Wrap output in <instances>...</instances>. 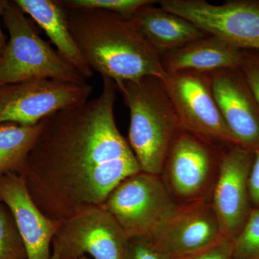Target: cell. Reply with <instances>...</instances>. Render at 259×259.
Returning a JSON list of instances; mask_svg holds the SVG:
<instances>
[{
  "label": "cell",
  "mask_w": 259,
  "mask_h": 259,
  "mask_svg": "<svg viewBox=\"0 0 259 259\" xmlns=\"http://www.w3.org/2000/svg\"><path fill=\"white\" fill-rule=\"evenodd\" d=\"M102 79L100 96L44 118L18 173L37 207L54 221L103 205L122 181L142 171L116 125L115 83Z\"/></svg>",
  "instance_id": "cell-1"
},
{
  "label": "cell",
  "mask_w": 259,
  "mask_h": 259,
  "mask_svg": "<svg viewBox=\"0 0 259 259\" xmlns=\"http://www.w3.org/2000/svg\"><path fill=\"white\" fill-rule=\"evenodd\" d=\"M64 9L83 59L102 77L116 86L144 76L166 77L161 54L128 19L104 10Z\"/></svg>",
  "instance_id": "cell-2"
},
{
  "label": "cell",
  "mask_w": 259,
  "mask_h": 259,
  "mask_svg": "<svg viewBox=\"0 0 259 259\" xmlns=\"http://www.w3.org/2000/svg\"><path fill=\"white\" fill-rule=\"evenodd\" d=\"M130 111L128 144L142 171L161 176L180 122L161 79L155 76L117 85Z\"/></svg>",
  "instance_id": "cell-3"
},
{
  "label": "cell",
  "mask_w": 259,
  "mask_h": 259,
  "mask_svg": "<svg viewBox=\"0 0 259 259\" xmlns=\"http://www.w3.org/2000/svg\"><path fill=\"white\" fill-rule=\"evenodd\" d=\"M3 19L10 40L0 59V87L42 79L87 82L76 68L40 37L15 1H8Z\"/></svg>",
  "instance_id": "cell-4"
},
{
  "label": "cell",
  "mask_w": 259,
  "mask_h": 259,
  "mask_svg": "<svg viewBox=\"0 0 259 259\" xmlns=\"http://www.w3.org/2000/svg\"><path fill=\"white\" fill-rule=\"evenodd\" d=\"M161 176L141 171L116 187L103 206L128 238L151 239L178 207Z\"/></svg>",
  "instance_id": "cell-5"
},
{
  "label": "cell",
  "mask_w": 259,
  "mask_h": 259,
  "mask_svg": "<svg viewBox=\"0 0 259 259\" xmlns=\"http://www.w3.org/2000/svg\"><path fill=\"white\" fill-rule=\"evenodd\" d=\"M181 129L215 147L238 145L218 106L210 74L185 71L167 74L161 80Z\"/></svg>",
  "instance_id": "cell-6"
},
{
  "label": "cell",
  "mask_w": 259,
  "mask_h": 259,
  "mask_svg": "<svg viewBox=\"0 0 259 259\" xmlns=\"http://www.w3.org/2000/svg\"><path fill=\"white\" fill-rule=\"evenodd\" d=\"M160 8L241 51H259V0H161Z\"/></svg>",
  "instance_id": "cell-7"
},
{
  "label": "cell",
  "mask_w": 259,
  "mask_h": 259,
  "mask_svg": "<svg viewBox=\"0 0 259 259\" xmlns=\"http://www.w3.org/2000/svg\"><path fill=\"white\" fill-rule=\"evenodd\" d=\"M220 158L212 145L179 130L161 175L175 200L186 204L210 199Z\"/></svg>",
  "instance_id": "cell-8"
},
{
  "label": "cell",
  "mask_w": 259,
  "mask_h": 259,
  "mask_svg": "<svg viewBox=\"0 0 259 259\" xmlns=\"http://www.w3.org/2000/svg\"><path fill=\"white\" fill-rule=\"evenodd\" d=\"M88 82L32 79L0 87V124L36 125L49 115L88 101L93 92Z\"/></svg>",
  "instance_id": "cell-9"
},
{
  "label": "cell",
  "mask_w": 259,
  "mask_h": 259,
  "mask_svg": "<svg viewBox=\"0 0 259 259\" xmlns=\"http://www.w3.org/2000/svg\"><path fill=\"white\" fill-rule=\"evenodd\" d=\"M128 237L106 209L94 206L61 221L52 242L61 259H123Z\"/></svg>",
  "instance_id": "cell-10"
},
{
  "label": "cell",
  "mask_w": 259,
  "mask_h": 259,
  "mask_svg": "<svg viewBox=\"0 0 259 259\" xmlns=\"http://www.w3.org/2000/svg\"><path fill=\"white\" fill-rule=\"evenodd\" d=\"M254 156V151L238 145L225 148L221 153L210 201L223 236L233 242L253 210L248 183Z\"/></svg>",
  "instance_id": "cell-11"
},
{
  "label": "cell",
  "mask_w": 259,
  "mask_h": 259,
  "mask_svg": "<svg viewBox=\"0 0 259 259\" xmlns=\"http://www.w3.org/2000/svg\"><path fill=\"white\" fill-rule=\"evenodd\" d=\"M223 236L210 199L179 204L150 241L171 258L203 250Z\"/></svg>",
  "instance_id": "cell-12"
},
{
  "label": "cell",
  "mask_w": 259,
  "mask_h": 259,
  "mask_svg": "<svg viewBox=\"0 0 259 259\" xmlns=\"http://www.w3.org/2000/svg\"><path fill=\"white\" fill-rule=\"evenodd\" d=\"M214 98L236 144L255 151L259 148V105L241 70L210 74Z\"/></svg>",
  "instance_id": "cell-13"
},
{
  "label": "cell",
  "mask_w": 259,
  "mask_h": 259,
  "mask_svg": "<svg viewBox=\"0 0 259 259\" xmlns=\"http://www.w3.org/2000/svg\"><path fill=\"white\" fill-rule=\"evenodd\" d=\"M0 199L13 214L27 259H51L53 240L61 222L47 217L37 207L21 175H0Z\"/></svg>",
  "instance_id": "cell-14"
},
{
  "label": "cell",
  "mask_w": 259,
  "mask_h": 259,
  "mask_svg": "<svg viewBox=\"0 0 259 259\" xmlns=\"http://www.w3.org/2000/svg\"><path fill=\"white\" fill-rule=\"evenodd\" d=\"M243 51L214 35L207 36L161 56L167 74L195 71L210 74L222 70L238 69Z\"/></svg>",
  "instance_id": "cell-15"
},
{
  "label": "cell",
  "mask_w": 259,
  "mask_h": 259,
  "mask_svg": "<svg viewBox=\"0 0 259 259\" xmlns=\"http://www.w3.org/2000/svg\"><path fill=\"white\" fill-rule=\"evenodd\" d=\"M151 5L128 20L161 56L208 35L186 19Z\"/></svg>",
  "instance_id": "cell-16"
},
{
  "label": "cell",
  "mask_w": 259,
  "mask_h": 259,
  "mask_svg": "<svg viewBox=\"0 0 259 259\" xmlns=\"http://www.w3.org/2000/svg\"><path fill=\"white\" fill-rule=\"evenodd\" d=\"M15 3L46 32L65 60L85 79L93 76V70L83 59L71 35L66 11L59 0H15Z\"/></svg>",
  "instance_id": "cell-17"
},
{
  "label": "cell",
  "mask_w": 259,
  "mask_h": 259,
  "mask_svg": "<svg viewBox=\"0 0 259 259\" xmlns=\"http://www.w3.org/2000/svg\"><path fill=\"white\" fill-rule=\"evenodd\" d=\"M44 120L32 126L0 124V175L20 171L41 131Z\"/></svg>",
  "instance_id": "cell-18"
},
{
  "label": "cell",
  "mask_w": 259,
  "mask_h": 259,
  "mask_svg": "<svg viewBox=\"0 0 259 259\" xmlns=\"http://www.w3.org/2000/svg\"><path fill=\"white\" fill-rule=\"evenodd\" d=\"M0 259H27L26 249L13 214L0 203Z\"/></svg>",
  "instance_id": "cell-19"
},
{
  "label": "cell",
  "mask_w": 259,
  "mask_h": 259,
  "mask_svg": "<svg viewBox=\"0 0 259 259\" xmlns=\"http://www.w3.org/2000/svg\"><path fill=\"white\" fill-rule=\"evenodd\" d=\"M157 2L153 0H59V3L67 9L104 10L126 19L131 18L140 8Z\"/></svg>",
  "instance_id": "cell-20"
},
{
  "label": "cell",
  "mask_w": 259,
  "mask_h": 259,
  "mask_svg": "<svg viewBox=\"0 0 259 259\" xmlns=\"http://www.w3.org/2000/svg\"><path fill=\"white\" fill-rule=\"evenodd\" d=\"M231 259H259V209H253L243 230L233 241Z\"/></svg>",
  "instance_id": "cell-21"
},
{
  "label": "cell",
  "mask_w": 259,
  "mask_h": 259,
  "mask_svg": "<svg viewBox=\"0 0 259 259\" xmlns=\"http://www.w3.org/2000/svg\"><path fill=\"white\" fill-rule=\"evenodd\" d=\"M123 259H171L147 238H129Z\"/></svg>",
  "instance_id": "cell-22"
},
{
  "label": "cell",
  "mask_w": 259,
  "mask_h": 259,
  "mask_svg": "<svg viewBox=\"0 0 259 259\" xmlns=\"http://www.w3.org/2000/svg\"><path fill=\"white\" fill-rule=\"evenodd\" d=\"M242 51L239 69L259 105V51Z\"/></svg>",
  "instance_id": "cell-23"
},
{
  "label": "cell",
  "mask_w": 259,
  "mask_h": 259,
  "mask_svg": "<svg viewBox=\"0 0 259 259\" xmlns=\"http://www.w3.org/2000/svg\"><path fill=\"white\" fill-rule=\"evenodd\" d=\"M233 242L226 238L192 254L171 259H231Z\"/></svg>",
  "instance_id": "cell-24"
},
{
  "label": "cell",
  "mask_w": 259,
  "mask_h": 259,
  "mask_svg": "<svg viewBox=\"0 0 259 259\" xmlns=\"http://www.w3.org/2000/svg\"><path fill=\"white\" fill-rule=\"evenodd\" d=\"M254 161L249 177V195L253 209H259V148L255 150Z\"/></svg>",
  "instance_id": "cell-25"
},
{
  "label": "cell",
  "mask_w": 259,
  "mask_h": 259,
  "mask_svg": "<svg viewBox=\"0 0 259 259\" xmlns=\"http://www.w3.org/2000/svg\"><path fill=\"white\" fill-rule=\"evenodd\" d=\"M8 3V0H0V59H1L7 46L5 36L1 28V18H3V13H4L5 8H6Z\"/></svg>",
  "instance_id": "cell-26"
},
{
  "label": "cell",
  "mask_w": 259,
  "mask_h": 259,
  "mask_svg": "<svg viewBox=\"0 0 259 259\" xmlns=\"http://www.w3.org/2000/svg\"><path fill=\"white\" fill-rule=\"evenodd\" d=\"M51 259H61L60 255L56 250L52 249V255H51Z\"/></svg>",
  "instance_id": "cell-27"
},
{
  "label": "cell",
  "mask_w": 259,
  "mask_h": 259,
  "mask_svg": "<svg viewBox=\"0 0 259 259\" xmlns=\"http://www.w3.org/2000/svg\"><path fill=\"white\" fill-rule=\"evenodd\" d=\"M77 259H90V258H88V257H87V256H82V257H80V258H77Z\"/></svg>",
  "instance_id": "cell-28"
},
{
  "label": "cell",
  "mask_w": 259,
  "mask_h": 259,
  "mask_svg": "<svg viewBox=\"0 0 259 259\" xmlns=\"http://www.w3.org/2000/svg\"><path fill=\"white\" fill-rule=\"evenodd\" d=\"M1 202H2L1 199H0V203H1Z\"/></svg>",
  "instance_id": "cell-29"
}]
</instances>
